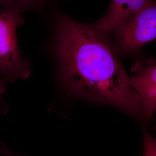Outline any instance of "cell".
Here are the masks:
<instances>
[{
	"label": "cell",
	"mask_w": 156,
	"mask_h": 156,
	"mask_svg": "<svg viewBox=\"0 0 156 156\" xmlns=\"http://www.w3.org/2000/svg\"><path fill=\"white\" fill-rule=\"evenodd\" d=\"M143 156H156V139L145 129L143 131Z\"/></svg>",
	"instance_id": "obj_7"
},
{
	"label": "cell",
	"mask_w": 156,
	"mask_h": 156,
	"mask_svg": "<svg viewBox=\"0 0 156 156\" xmlns=\"http://www.w3.org/2000/svg\"><path fill=\"white\" fill-rule=\"evenodd\" d=\"M129 82L140 97L144 121L148 122L156 111V65L141 69Z\"/></svg>",
	"instance_id": "obj_4"
},
{
	"label": "cell",
	"mask_w": 156,
	"mask_h": 156,
	"mask_svg": "<svg viewBox=\"0 0 156 156\" xmlns=\"http://www.w3.org/2000/svg\"><path fill=\"white\" fill-rule=\"evenodd\" d=\"M112 32L115 34L117 51L122 53L135 52L156 39V1L124 20Z\"/></svg>",
	"instance_id": "obj_3"
},
{
	"label": "cell",
	"mask_w": 156,
	"mask_h": 156,
	"mask_svg": "<svg viewBox=\"0 0 156 156\" xmlns=\"http://www.w3.org/2000/svg\"><path fill=\"white\" fill-rule=\"evenodd\" d=\"M22 23L19 12H0V78L6 83L31 73L30 64L23 58L17 44V28Z\"/></svg>",
	"instance_id": "obj_2"
},
{
	"label": "cell",
	"mask_w": 156,
	"mask_h": 156,
	"mask_svg": "<svg viewBox=\"0 0 156 156\" xmlns=\"http://www.w3.org/2000/svg\"><path fill=\"white\" fill-rule=\"evenodd\" d=\"M153 0H112L104 16L94 24L98 27L112 31L124 20L131 16Z\"/></svg>",
	"instance_id": "obj_5"
},
{
	"label": "cell",
	"mask_w": 156,
	"mask_h": 156,
	"mask_svg": "<svg viewBox=\"0 0 156 156\" xmlns=\"http://www.w3.org/2000/svg\"><path fill=\"white\" fill-rule=\"evenodd\" d=\"M6 83L3 81L1 78H0V93H2L4 91V90L5 89V87Z\"/></svg>",
	"instance_id": "obj_9"
},
{
	"label": "cell",
	"mask_w": 156,
	"mask_h": 156,
	"mask_svg": "<svg viewBox=\"0 0 156 156\" xmlns=\"http://www.w3.org/2000/svg\"><path fill=\"white\" fill-rule=\"evenodd\" d=\"M111 32L63 17L56 54L62 81L77 97L117 108L144 121L140 97L119 59Z\"/></svg>",
	"instance_id": "obj_1"
},
{
	"label": "cell",
	"mask_w": 156,
	"mask_h": 156,
	"mask_svg": "<svg viewBox=\"0 0 156 156\" xmlns=\"http://www.w3.org/2000/svg\"><path fill=\"white\" fill-rule=\"evenodd\" d=\"M45 0H0L2 11H12L20 13L27 9L39 5Z\"/></svg>",
	"instance_id": "obj_6"
},
{
	"label": "cell",
	"mask_w": 156,
	"mask_h": 156,
	"mask_svg": "<svg viewBox=\"0 0 156 156\" xmlns=\"http://www.w3.org/2000/svg\"><path fill=\"white\" fill-rule=\"evenodd\" d=\"M154 129L156 130V123H155V124H154Z\"/></svg>",
	"instance_id": "obj_10"
},
{
	"label": "cell",
	"mask_w": 156,
	"mask_h": 156,
	"mask_svg": "<svg viewBox=\"0 0 156 156\" xmlns=\"http://www.w3.org/2000/svg\"><path fill=\"white\" fill-rule=\"evenodd\" d=\"M0 152L8 156H26L24 155H19L12 152L11 151H9L8 149L5 146H4L2 144H0Z\"/></svg>",
	"instance_id": "obj_8"
}]
</instances>
